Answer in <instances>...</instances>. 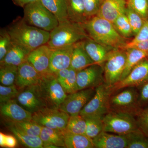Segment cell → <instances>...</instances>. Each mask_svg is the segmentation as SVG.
<instances>
[{
    "instance_id": "1",
    "label": "cell",
    "mask_w": 148,
    "mask_h": 148,
    "mask_svg": "<svg viewBox=\"0 0 148 148\" xmlns=\"http://www.w3.org/2000/svg\"><path fill=\"white\" fill-rule=\"evenodd\" d=\"M83 25L89 38L112 49H124L127 42V39L117 32L113 23L100 16L91 17Z\"/></svg>"
},
{
    "instance_id": "2",
    "label": "cell",
    "mask_w": 148,
    "mask_h": 148,
    "mask_svg": "<svg viewBox=\"0 0 148 148\" xmlns=\"http://www.w3.org/2000/svg\"><path fill=\"white\" fill-rule=\"evenodd\" d=\"M7 31L12 42L31 51L47 44L50 38V32L29 25L23 18L15 20Z\"/></svg>"
},
{
    "instance_id": "3",
    "label": "cell",
    "mask_w": 148,
    "mask_h": 148,
    "mask_svg": "<svg viewBox=\"0 0 148 148\" xmlns=\"http://www.w3.org/2000/svg\"><path fill=\"white\" fill-rule=\"evenodd\" d=\"M88 37L82 24L68 20L59 22L50 32V38L47 44L52 49L63 48L72 46Z\"/></svg>"
},
{
    "instance_id": "4",
    "label": "cell",
    "mask_w": 148,
    "mask_h": 148,
    "mask_svg": "<svg viewBox=\"0 0 148 148\" xmlns=\"http://www.w3.org/2000/svg\"><path fill=\"white\" fill-rule=\"evenodd\" d=\"M23 19L31 26L51 32L59 24L58 19L39 1L28 4L24 8Z\"/></svg>"
},
{
    "instance_id": "5",
    "label": "cell",
    "mask_w": 148,
    "mask_h": 148,
    "mask_svg": "<svg viewBox=\"0 0 148 148\" xmlns=\"http://www.w3.org/2000/svg\"><path fill=\"white\" fill-rule=\"evenodd\" d=\"M136 87H127L111 94L110 111L137 116L142 110L139 102V92Z\"/></svg>"
},
{
    "instance_id": "6",
    "label": "cell",
    "mask_w": 148,
    "mask_h": 148,
    "mask_svg": "<svg viewBox=\"0 0 148 148\" xmlns=\"http://www.w3.org/2000/svg\"><path fill=\"white\" fill-rule=\"evenodd\" d=\"M37 85L41 96L48 108L59 109L68 95L55 74L42 75Z\"/></svg>"
},
{
    "instance_id": "7",
    "label": "cell",
    "mask_w": 148,
    "mask_h": 148,
    "mask_svg": "<svg viewBox=\"0 0 148 148\" xmlns=\"http://www.w3.org/2000/svg\"><path fill=\"white\" fill-rule=\"evenodd\" d=\"M126 58L125 49H115L111 51L103 64L104 83L112 87L121 79Z\"/></svg>"
},
{
    "instance_id": "8",
    "label": "cell",
    "mask_w": 148,
    "mask_h": 148,
    "mask_svg": "<svg viewBox=\"0 0 148 148\" xmlns=\"http://www.w3.org/2000/svg\"><path fill=\"white\" fill-rule=\"evenodd\" d=\"M103 121L106 132L125 135L139 129L136 117L128 114L110 111Z\"/></svg>"
},
{
    "instance_id": "9",
    "label": "cell",
    "mask_w": 148,
    "mask_h": 148,
    "mask_svg": "<svg viewBox=\"0 0 148 148\" xmlns=\"http://www.w3.org/2000/svg\"><path fill=\"white\" fill-rule=\"evenodd\" d=\"M110 88L105 83L95 88V94L85 106L79 114L83 117L94 116L103 119L110 112Z\"/></svg>"
},
{
    "instance_id": "10",
    "label": "cell",
    "mask_w": 148,
    "mask_h": 148,
    "mask_svg": "<svg viewBox=\"0 0 148 148\" xmlns=\"http://www.w3.org/2000/svg\"><path fill=\"white\" fill-rule=\"evenodd\" d=\"M70 116L59 109L45 107L32 114V120L42 127L64 131Z\"/></svg>"
},
{
    "instance_id": "11",
    "label": "cell",
    "mask_w": 148,
    "mask_h": 148,
    "mask_svg": "<svg viewBox=\"0 0 148 148\" xmlns=\"http://www.w3.org/2000/svg\"><path fill=\"white\" fill-rule=\"evenodd\" d=\"M148 82V57L139 62L127 76L110 88V90L112 94L125 88H139Z\"/></svg>"
},
{
    "instance_id": "12",
    "label": "cell",
    "mask_w": 148,
    "mask_h": 148,
    "mask_svg": "<svg viewBox=\"0 0 148 148\" xmlns=\"http://www.w3.org/2000/svg\"><path fill=\"white\" fill-rule=\"evenodd\" d=\"M95 88H87L68 94L65 101L59 107V110L70 116L79 114L95 94Z\"/></svg>"
},
{
    "instance_id": "13",
    "label": "cell",
    "mask_w": 148,
    "mask_h": 148,
    "mask_svg": "<svg viewBox=\"0 0 148 148\" xmlns=\"http://www.w3.org/2000/svg\"><path fill=\"white\" fill-rule=\"evenodd\" d=\"M77 82L79 90L95 88L105 83L103 66L92 64L77 72Z\"/></svg>"
},
{
    "instance_id": "14",
    "label": "cell",
    "mask_w": 148,
    "mask_h": 148,
    "mask_svg": "<svg viewBox=\"0 0 148 148\" xmlns=\"http://www.w3.org/2000/svg\"><path fill=\"white\" fill-rule=\"evenodd\" d=\"M16 101L25 110L32 114L47 107L37 85L26 88L19 92Z\"/></svg>"
},
{
    "instance_id": "15",
    "label": "cell",
    "mask_w": 148,
    "mask_h": 148,
    "mask_svg": "<svg viewBox=\"0 0 148 148\" xmlns=\"http://www.w3.org/2000/svg\"><path fill=\"white\" fill-rule=\"evenodd\" d=\"M52 50L47 44L41 46L30 52L27 61L42 75L51 74L49 64Z\"/></svg>"
},
{
    "instance_id": "16",
    "label": "cell",
    "mask_w": 148,
    "mask_h": 148,
    "mask_svg": "<svg viewBox=\"0 0 148 148\" xmlns=\"http://www.w3.org/2000/svg\"><path fill=\"white\" fill-rule=\"evenodd\" d=\"M42 76V75L27 61L18 66L15 84L19 89L36 85L39 83Z\"/></svg>"
},
{
    "instance_id": "17",
    "label": "cell",
    "mask_w": 148,
    "mask_h": 148,
    "mask_svg": "<svg viewBox=\"0 0 148 148\" xmlns=\"http://www.w3.org/2000/svg\"><path fill=\"white\" fill-rule=\"evenodd\" d=\"M0 112L3 116L12 122L32 120V113L25 110L14 99L0 104Z\"/></svg>"
},
{
    "instance_id": "18",
    "label": "cell",
    "mask_w": 148,
    "mask_h": 148,
    "mask_svg": "<svg viewBox=\"0 0 148 148\" xmlns=\"http://www.w3.org/2000/svg\"><path fill=\"white\" fill-rule=\"evenodd\" d=\"M52 49L49 71L51 73L56 75L59 71L71 67L73 46Z\"/></svg>"
},
{
    "instance_id": "19",
    "label": "cell",
    "mask_w": 148,
    "mask_h": 148,
    "mask_svg": "<svg viewBox=\"0 0 148 148\" xmlns=\"http://www.w3.org/2000/svg\"><path fill=\"white\" fill-rule=\"evenodd\" d=\"M127 0H103L96 16L113 23L119 15L125 13Z\"/></svg>"
},
{
    "instance_id": "20",
    "label": "cell",
    "mask_w": 148,
    "mask_h": 148,
    "mask_svg": "<svg viewBox=\"0 0 148 148\" xmlns=\"http://www.w3.org/2000/svg\"><path fill=\"white\" fill-rule=\"evenodd\" d=\"M96 148H127L125 135H121L103 131L92 139Z\"/></svg>"
},
{
    "instance_id": "21",
    "label": "cell",
    "mask_w": 148,
    "mask_h": 148,
    "mask_svg": "<svg viewBox=\"0 0 148 148\" xmlns=\"http://www.w3.org/2000/svg\"><path fill=\"white\" fill-rule=\"evenodd\" d=\"M83 42L85 49L94 63L102 66L110 51L113 49L97 42L89 37L83 40Z\"/></svg>"
},
{
    "instance_id": "22",
    "label": "cell",
    "mask_w": 148,
    "mask_h": 148,
    "mask_svg": "<svg viewBox=\"0 0 148 148\" xmlns=\"http://www.w3.org/2000/svg\"><path fill=\"white\" fill-rule=\"evenodd\" d=\"M94 64L85 49L83 40L73 45L71 68L77 72Z\"/></svg>"
},
{
    "instance_id": "23",
    "label": "cell",
    "mask_w": 148,
    "mask_h": 148,
    "mask_svg": "<svg viewBox=\"0 0 148 148\" xmlns=\"http://www.w3.org/2000/svg\"><path fill=\"white\" fill-rule=\"evenodd\" d=\"M31 51L25 47L12 42L10 49L5 57L0 61L1 66L10 65L18 66L27 61Z\"/></svg>"
},
{
    "instance_id": "24",
    "label": "cell",
    "mask_w": 148,
    "mask_h": 148,
    "mask_svg": "<svg viewBox=\"0 0 148 148\" xmlns=\"http://www.w3.org/2000/svg\"><path fill=\"white\" fill-rule=\"evenodd\" d=\"M66 2L69 21L83 25L88 20L84 0H66Z\"/></svg>"
},
{
    "instance_id": "25",
    "label": "cell",
    "mask_w": 148,
    "mask_h": 148,
    "mask_svg": "<svg viewBox=\"0 0 148 148\" xmlns=\"http://www.w3.org/2000/svg\"><path fill=\"white\" fill-rule=\"evenodd\" d=\"M77 71L71 68L61 70L56 74L58 81L67 94L78 90L77 82Z\"/></svg>"
},
{
    "instance_id": "26",
    "label": "cell",
    "mask_w": 148,
    "mask_h": 148,
    "mask_svg": "<svg viewBox=\"0 0 148 148\" xmlns=\"http://www.w3.org/2000/svg\"><path fill=\"white\" fill-rule=\"evenodd\" d=\"M64 131L47 127H42L40 137L43 143V148H47L49 145L65 148Z\"/></svg>"
},
{
    "instance_id": "27",
    "label": "cell",
    "mask_w": 148,
    "mask_h": 148,
    "mask_svg": "<svg viewBox=\"0 0 148 148\" xmlns=\"http://www.w3.org/2000/svg\"><path fill=\"white\" fill-rule=\"evenodd\" d=\"M125 50L126 61L121 81L127 76L139 62L148 57V51H144L135 48H130Z\"/></svg>"
},
{
    "instance_id": "28",
    "label": "cell",
    "mask_w": 148,
    "mask_h": 148,
    "mask_svg": "<svg viewBox=\"0 0 148 148\" xmlns=\"http://www.w3.org/2000/svg\"><path fill=\"white\" fill-rule=\"evenodd\" d=\"M64 136L65 148H95L92 139L86 135L73 134L65 130Z\"/></svg>"
},
{
    "instance_id": "29",
    "label": "cell",
    "mask_w": 148,
    "mask_h": 148,
    "mask_svg": "<svg viewBox=\"0 0 148 148\" xmlns=\"http://www.w3.org/2000/svg\"><path fill=\"white\" fill-rule=\"evenodd\" d=\"M42 4L58 19L59 22L69 20L66 0H40Z\"/></svg>"
},
{
    "instance_id": "30",
    "label": "cell",
    "mask_w": 148,
    "mask_h": 148,
    "mask_svg": "<svg viewBox=\"0 0 148 148\" xmlns=\"http://www.w3.org/2000/svg\"><path fill=\"white\" fill-rule=\"evenodd\" d=\"M10 130L13 133L18 142L25 147L30 148H43V143L40 137L28 135L12 126H10Z\"/></svg>"
},
{
    "instance_id": "31",
    "label": "cell",
    "mask_w": 148,
    "mask_h": 148,
    "mask_svg": "<svg viewBox=\"0 0 148 148\" xmlns=\"http://www.w3.org/2000/svg\"><path fill=\"white\" fill-rule=\"evenodd\" d=\"M84 118L86 124L85 135L88 138L92 140L104 130L103 119L94 116Z\"/></svg>"
},
{
    "instance_id": "32",
    "label": "cell",
    "mask_w": 148,
    "mask_h": 148,
    "mask_svg": "<svg viewBox=\"0 0 148 148\" xmlns=\"http://www.w3.org/2000/svg\"><path fill=\"white\" fill-rule=\"evenodd\" d=\"M127 148H148V137L140 129L125 135Z\"/></svg>"
},
{
    "instance_id": "33",
    "label": "cell",
    "mask_w": 148,
    "mask_h": 148,
    "mask_svg": "<svg viewBox=\"0 0 148 148\" xmlns=\"http://www.w3.org/2000/svg\"><path fill=\"white\" fill-rule=\"evenodd\" d=\"M86 126L85 119L80 115L70 116L66 131L73 134L85 135Z\"/></svg>"
},
{
    "instance_id": "34",
    "label": "cell",
    "mask_w": 148,
    "mask_h": 148,
    "mask_svg": "<svg viewBox=\"0 0 148 148\" xmlns=\"http://www.w3.org/2000/svg\"><path fill=\"white\" fill-rule=\"evenodd\" d=\"M18 73V66L4 65L0 68V82L5 86L15 84Z\"/></svg>"
},
{
    "instance_id": "35",
    "label": "cell",
    "mask_w": 148,
    "mask_h": 148,
    "mask_svg": "<svg viewBox=\"0 0 148 148\" xmlns=\"http://www.w3.org/2000/svg\"><path fill=\"white\" fill-rule=\"evenodd\" d=\"M12 126L21 132L31 136L40 137L42 127L32 120L12 122Z\"/></svg>"
},
{
    "instance_id": "36",
    "label": "cell",
    "mask_w": 148,
    "mask_h": 148,
    "mask_svg": "<svg viewBox=\"0 0 148 148\" xmlns=\"http://www.w3.org/2000/svg\"><path fill=\"white\" fill-rule=\"evenodd\" d=\"M125 14L131 26L133 36H135L143 27L145 19L127 4Z\"/></svg>"
},
{
    "instance_id": "37",
    "label": "cell",
    "mask_w": 148,
    "mask_h": 148,
    "mask_svg": "<svg viewBox=\"0 0 148 148\" xmlns=\"http://www.w3.org/2000/svg\"><path fill=\"white\" fill-rule=\"evenodd\" d=\"M113 23L117 32L123 37L127 39L134 36L132 28L125 13L119 15Z\"/></svg>"
},
{
    "instance_id": "38",
    "label": "cell",
    "mask_w": 148,
    "mask_h": 148,
    "mask_svg": "<svg viewBox=\"0 0 148 148\" xmlns=\"http://www.w3.org/2000/svg\"><path fill=\"white\" fill-rule=\"evenodd\" d=\"M19 92L16 85L5 86L0 85V103H5L16 98Z\"/></svg>"
},
{
    "instance_id": "39",
    "label": "cell",
    "mask_w": 148,
    "mask_h": 148,
    "mask_svg": "<svg viewBox=\"0 0 148 148\" xmlns=\"http://www.w3.org/2000/svg\"><path fill=\"white\" fill-rule=\"evenodd\" d=\"M12 41L7 30H2L0 34V61L5 57L11 47Z\"/></svg>"
},
{
    "instance_id": "40",
    "label": "cell",
    "mask_w": 148,
    "mask_h": 148,
    "mask_svg": "<svg viewBox=\"0 0 148 148\" xmlns=\"http://www.w3.org/2000/svg\"><path fill=\"white\" fill-rule=\"evenodd\" d=\"M127 2L144 19H148V0H127Z\"/></svg>"
},
{
    "instance_id": "41",
    "label": "cell",
    "mask_w": 148,
    "mask_h": 148,
    "mask_svg": "<svg viewBox=\"0 0 148 148\" xmlns=\"http://www.w3.org/2000/svg\"><path fill=\"white\" fill-rule=\"evenodd\" d=\"M103 0H84L86 14L88 19L96 16Z\"/></svg>"
},
{
    "instance_id": "42",
    "label": "cell",
    "mask_w": 148,
    "mask_h": 148,
    "mask_svg": "<svg viewBox=\"0 0 148 148\" xmlns=\"http://www.w3.org/2000/svg\"><path fill=\"white\" fill-rule=\"evenodd\" d=\"M135 117L139 129L148 137V107L142 109Z\"/></svg>"
},
{
    "instance_id": "43",
    "label": "cell",
    "mask_w": 148,
    "mask_h": 148,
    "mask_svg": "<svg viewBox=\"0 0 148 148\" xmlns=\"http://www.w3.org/2000/svg\"><path fill=\"white\" fill-rule=\"evenodd\" d=\"M148 40V19H145L143 27L133 39L127 42L126 45H130L140 42Z\"/></svg>"
},
{
    "instance_id": "44",
    "label": "cell",
    "mask_w": 148,
    "mask_h": 148,
    "mask_svg": "<svg viewBox=\"0 0 148 148\" xmlns=\"http://www.w3.org/2000/svg\"><path fill=\"white\" fill-rule=\"evenodd\" d=\"M139 88V102L140 107L143 108L148 103V82Z\"/></svg>"
},
{
    "instance_id": "45",
    "label": "cell",
    "mask_w": 148,
    "mask_h": 148,
    "mask_svg": "<svg viewBox=\"0 0 148 148\" xmlns=\"http://www.w3.org/2000/svg\"><path fill=\"white\" fill-rule=\"evenodd\" d=\"M130 48H135L144 51H148V40L140 42L130 45H125L124 49H127Z\"/></svg>"
},
{
    "instance_id": "46",
    "label": "cell",
    "mask_w": 148,
    "mask_h": 148,
    "mask_svg": "<svg viewBox=\"0 0 148 148\" xmlns=\"http://www.w3.org/2000/svg\"><path fill=\"white\" fill-rule=\"evenodd\" d=\"M16 137L11 135H5V147L14 148L17 145Z\"/></svg>"
},
{
    "instance_id": "47",
    "label": "cell",
    "mask_w": 148,
    "mask_h": 148,
    "mask_svg": "<svg viewBox=\"0 0 148 148\" xmlns=\"http://www.w3.org/2000/svg\"><path fill=\"white\" fill-rule=\"evenodd\" d=\"M14 3L16 5L24 8L28 4L39 1V0H12Z\"/></svg>"
},
{
    "instance_id": "48",
    "label": "cell",
    "mask_w": 148,
    "mask_h": 148,
    "mask_svg": "<svg viewBox=\"0 0 148 148\" xmlns=\"http://www.w3.org/2000/svg\"><path fill=\"white\" fill-rule=\"evenodd\" d=\"M5 135L2 132L0 133V146L5 147Z\"/></svg>"
}]
</instances>
